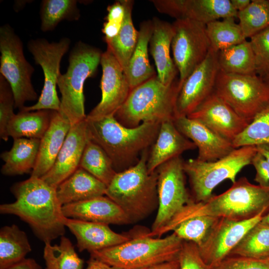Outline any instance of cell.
<instances>
[{"label": "cell", "instance_id": "cell-1", "mask_svg": "<svg viewBox=\"0 0 269 269\" xmlns=\"http://www.w3.org/2000/svg\"><path fill=\"white\" fill-rule=\"evenodd\" d=\"M56 189L41 178L30 176L11 187L15 201L1 204L0 213L18 217L29 225L39 240L44 244L51 243L65 233L66 217Z\"/></svg>", "mask_w": 269, "mask_h": 269}, {"label": "cell", "instance_id": "cell-2", "mask_svg": "<svg viewBox=\"0 0 269 269\" xmlns=\"http://www.w3.org/2000/svg\"><path fill=\"white\" fill-rule=\"evenodd\" d=\"M269 212V187L249 182L242 177L224 192L212 195L204 202H196L193 199L163 228L167 233L180 222L195 216L209 215L241 221Z\"/></svg>", "mask_w": 269, "mask_h": 269}, {"label": "cell", "instance_id": "cell-3", "mask_svg": "<svg viewBox=\"0 0 269 269\" xmlns=\"http://www.w3.org/2000/svg\"><path fill=\"white\" fill-rule=\"evenodd\" d=\"M86 121L89 139L105 151L117 172L138 161L142 152L154 142L161 124L145 122L129 128L113 115L94 119L86 118Z\"/></svg>", "mask_w": 269, "mask_h": 269}, {"label": "cell", "instance_id": "cell-4", "mask_svg": "<svg viewBox=\"0 0 269 269\" xmlns=\"http://www.w3.org/2000/svg\"><path fill=\"white\" fill-rule=\"evenodd\" d=\"M148 149L135 165L117 172L106 190V196L122 209L131 223L146 218L158 206L157 174L156 170L148 171Z\"/></svg>", "mask_w": 269, "mask_h": 269}, {"label": "cell", "instance_id": "cell-5", "mask_svg": "<svg viewBox=\"0 0 269 269\" xmlns=\"http://www.w3.org/2000/svg\"><path fill=\"white\" fill-rule=\"evenodd\" d=\"M182 84L176 78L170 85H165L156 75L131 90L114 117L129 128L145 122L161 124L173 121L176 100Z\"/></svg>", "mask_w": 269, "mask_h": 269}, {"label": "cell", "instance_id": "cell-6", "mask_svg": "<svg viewBox=\"0 0 269 269\" xmlns=\"http://www.w3.org/2000/svg\"><path fill=\"white\" fill-rule=\"evenodd\" d=\"M183 240L172 233L163 238L142 234L121 244L90 254V256L121 269H142L177 260Z\"/></svg>", "mask_w": 269, "mask_h": 269}, {"label": "cell", "instance_id": "cell-7", "mask_svg": "<svg viewBox=\"0 0 269 269\" xmlns=\"http://www.w3.org/2000/svg\"><path fill=\"white\" fill-rule=\"evenodd\" d=\"M103 52L83 42H78L71 50L69 65L60 74L57 86L61 95L60 111L71 126L86 119L83 88L85 82L96 73Z\"/></svg>", "mask_w": 269, "mask_h": 269}, {"label": "cell", "instance_id": "cell-8", "mask_svg": "<svg viewBox=\"0 0 269 269\" xmlns=\"http://www.w3.org/2000/svg\"><path fill=\"white\" fill-rule=\"evenodd\" d=\"M257 152L256 146L234 149L226 156L213 161L189 159L184 161L183 169L189 179L193 199L196 202H204L212 195L213 190L226 179L236 182L237 174L251 164Z\"/></svg>", "mask_w": 269, "mask_h": 269}, {"label": "cell", "instance_id": "cell-9", "mask_svg": "<svg viewBox=\"0 0 269 269\" xmlns=\"http://www.w3.org/2000/svg\"><path fill=\"white\" fill-rule=\"evenodd\" d=\"M214 92L250 123L269 103V83L257 74L219 71Z\"/></svg>", "mask_w": 269, "mask_h": 269}, {"label": "cell", "instance_id": "cell-10", "mask_svg": "<svg viewBox=\"0 0 269 269\" xmlns=\"http://www.w3.org/2000/svg\"><path fill=\"white\" fill-rule=\"evenodd\" d=\"M0 75L10 85L15 108L20 111L26 102L37 99L31 83L34 69L24 57L21 40L7 24L0 27Z\"/></svg>", "mask_w": 269, "mask_h": 269}, {"label": "cell", "instance_id": "cell-11", "mask_svg": "<svg viewBox=\"0 0 269 269\" xmlns=\"http://www.w3.org/2000/svg\"><path fill=\"white\" fill-rule=\"evenodd\" d=\"M71 43L67 37L58 42H49L44 38L30 40L28 44L29 52L37 64L43 72V87L37 102L32 106H24L19 111L30 112L42 110H60V100L56 86L60 75L61 59L68 51Z\"/></svg>", "mask_w": 269, "mask_h": 269}, {"label": "cell", "instance_id": "cell-12", "mask_svg": "<svg viewBox=\"0 0 269 269\" xmlns=\"http://www.w3.org/2000/svg\"><path fill=\"white\" fill-rule=\"evenodd\" d=\"M184 161L176 156L160 165L157 174V212L150 233L165 226L192 199L185 184Z\"/></svg>", "mask_w": 269, "mask_h": 269}, {"label": "cell", "instance_id": "cell-13", "mask_svg": "<svg viewBox=\"0 0 269 269\" xmlns=\"http://www.w3.org/2000/svg\"><path fill=\"white\" fill-rule=\"evenodd\" d=\"M171 42L173 60L183 84L207 56L211 48L206 25L189 19H178L172 23Z\"/></svg>", "mask_w": 269, "mask_h": 269}, {"label": "cell", "instance_id": "cell-14", "mask_svg": "<svg viewBox=\"0 0 269 269\" xmlns=\"http://www.w3.org/2000/svg\"><path fill=\"white\" fill-rule=\"evenodd\" d=\"M219 71L217 53L210 48L183 83L176 100V117L188 116L214 92Z\"/></svg>", "mask_w": 269, "mask_h": 269}, {"label": "cell", "instance_id": "cell-15", "mask_svg": "<svg viewBox=\"0 0 269 269\" xmlns=\"http://www.w3.org/2000/svg\"><path fill=\"white\" fill-rule=\"evenodd\" d=\"M100 64L102 68L100 83L101 100L87 115L88 119L114 115L131 91L128 80L122 66L107 48L102 54Z\"/></svg>", "mask_w": 269, "mask_h": 269}, {"label": "cell", "instance_id": "cell-16", "mask_svg": "<svg viewBox=\"0 0 269 269\" xmlns=\"http://www.w3.org/2000/svg\"><path fill=\"white\" fill-rule=\"evenodd\" d=\"M264 216L236 221L220 218L204 242L198 246L204 262L214 267L228 257L246 234Z\"/></svg>", "mask_w": 269, "mask_h": 269}, {"label": "cell", "instance_id": "cell-17", "mask_svg": "<svg viewBox=\"0 0 269 269\" xmlns=\"http://www.w3.org/2000/svg\"><path fill=\"white\" fill-rule=\"evenodd\" d=\"M160 13L176 19H189L205 25L228 17H237L238 11L230 0H153Z\"/></svg>", "mask_w": 269, "mask_h": 269}, {"label": "cell", "instance_id": "cell-18", "mask_svg": "<svg viewBox=\"0 0 269 269\" xmlns=\"http://www.w3.org/2000/svg\"><path fill=\"white\" fill-rule=\"evenodd\" d=\"M187 117L199 121L231 142L250 123L214 92Z\"/></svg>", "mask_w": 269, "mask_h": 269}, {"label": "cell", "instance_id": "cell-19", "mask_svg": "<svg viewBox=\"0 0 269 269\" xmlns=\"http://www.w3.org/2000/svg\"><path fill=\"white\" fill-rule=\"evenodd\" d=\"M89 139L86 119L71 126L52 167L41 178L57 188L79 167Z\"/></svg>", "mask_w": 269, "mask_h": 269}, {"label": "cell", "instance_id": "cell-20", "mask_svg": "<svg viewBox=\"0 0 269 269\" xmlns=\"http://www.w3.org/2000/svg\"><path fill=\"white\" fill-rule=\"evenodd\" d=\"M177 130L198 148L197 159L213 161L229 154L235 149L231 141L219 135L199 121L187 116L176 117Z\"/></svg>", "mask_w": 269, "mask_h": 269}, {"label": "cell", "instance_id": "cell-21", "mask_svg": "<svg viewBox=\"0 0 269 269\" xmlns=\"http://www.w3.org/2000/svg\"><path fill=\"white\" fill-rule=\"evenodd\" d=\"M65 224L75 236L79 252L86 250L91 253L121 244L132 238L114 232L106 224L67 217Z\"/></svg>", "mask_w": 269, "mask_h": 269}, {"label": "cell", "instance_id": "cell-22", "mask_svg": "<svg viewBox=\"0 0 269 269\" xmlns=\"http://www.w3.org/2000/svg\"><path fill=\"white\" fill-rule=\"evenodd\" d=\"M62 209L65 217L69 218L108 225L131 223L122 209L107 196L64 205Z\"/></svg>", "mask_w": 269, "mask_h": 269}, {"label": "cell", "instance_id": "cell-23", "mask_svg": "<svg viewBox=\"0 0 269 269\" xmlns=\"http://www.w3.org/2000/svg\"><path fill=\"white\" fill-rule=\"evenodd\" d=\"M153 32L149 41V51L154 59L159 80L164 85L171 84L178 73L170 56V48L174 34L172 24L154 17Z\"/></svg>", "mask_w": 269, "mask_h": 269}, {"label": "cell", "instance_id": "cell-24", "mask_svg": "<svg viewBox=\"0 0 269 269\" xmlns=\"http://www.w3.org/2000/svg\"><path fill=\"white\" fill-rule=\"evenodd\" d=\"M196 148L195 144L183 135L175 127L173 121L160 124L157 136L151 146L147 161L149 173H152L161 164L183 152Z\"/></svg>", "mask_w": 269, "mask_h": 269}, {"label": "cell", "instance_id": "cell-25", "mask_svg": "<svg viewBox=\"0 0 269 269\" xmlns=\"http://www.w3.org/2000/svg\"><path fill=\"white\" fill-rule=\"evenodd\" d=\"M71 127L68 118L55 111L50 125L40 139L37 161L30 177L41 178L51 169Z\"/></svg>", "mask_w": 269, "mask_h": 269}, {"label": "cell", "instance_id": "cell-26", "mask_svg": "<svg viewBox=\"0 0 269 269\" xmlns=\"http://www.w3.org/2000/svg\"><path fill=\"white\" fill-rule=\"evenodd\" d=\"M107 186L84 169L78 167L57 187L58 200L64 205L105 195Z\"/></svg>", "mask_w": 269, "mask_h": 269}, {"label": "cell", "instance_id": "cell-27", "mask_svg": "<svg viewBox=\"0 0 269 269\" xmlns=\"http://www.w3.org/2000/svg\"><path fill=\"white\" fill-rule=\"evenodd\" d=\"M40 139L17 138L13 139L11 148L0 154L4 161L1 173L6 176L31 173L37 161Z\"/></svg>", "mask_w": 269, "mask_h": 269}, {"label": "cell", "instance_id": "cell-28", "mask_svg": "<svg viewBox=\"0 0 269 269\" xmlns=\"http://www.w3.org/2000/svg\"><path fill=\"white\" fill-rule=\"evenodd\" d=\"M152 32V20L140 23L137 44L130 59L126 74L131 90L156 75L148 57V47Z\"/></svg>", "mask_w": 269, "mask_h": 269}, {"label": "cell", "instance_id": "cell-29", "mask_svg": "<svg viewBox=\"0 0 269 269\" xmlns=\"http://www.w3.org/2000/svg\"><path fill=\"white\" fill-rule=\"evenodd\" d=\"M125 14L121 28L118 34L111 39H104L108 48L122 66L126 75L131 56L137 44L138 31L132 20L134 1L122 0Z\"/></svg>", "mask_w": 269, "mask_h": 269}, {"label": "cell", "instance_id": "cell-30", "mask_svg": "<svg viewBox=\"0 0 269 269\" xmlns=\"http://www.w3.org/2000/svg\"><path fill=\"white\" fill-rule=\"evenodd\" d=\"M54 111H19L8 124V136L13 139L24 137L41 139L50 125Z\"/></svg>", "mask_w": 269, "mask_h": 269}, {"label": "cell", "instance_id": "cell-31", "mask_svg": "<svg viewBox=\"0 0 269 269\" xmlns=\"http://www.w3.org/2000/svg\"><path fill=\"white\" fill-rule=\"evenodd\" d=\"M31 247L26 233L16 225L0 230V269H7L25 259Z\"/></svg>", "mask_w": 269, "mask_h": 269}, {"label": "cell", "instance_id": "cell-32", "mask_svg": "<svg viewBox=\"0 0 269 269\" xmlns=\"http://www.w3.org/2000/svg\"><path fill=\"white\" fill-rule=\"evenodd\" d=\"M220 71L236 74H257L255 55L250 41L220 50L217 53Z\"/></svg>", "mask_w": 269, "mask_h": 269}, {"label": "cell", "instance_id": "cell-33", "mask_svg": "<svg viewBox=\"0 0 269 269\" xmlns=\"http://www.w3.org/2000/svg\"><path fill=\"white\" fill-rule=\"evenodd\" d=\"M79 167L88 172L107 186L117 172L105 151L90 139L84 148Z\"/></svg>", "mask_w": 269, "mask_h": 269}, {"label": "cell", "instance_id": "cell-34", "mask_svg": "<svg viewBox=\"0 0 269 269\" xmlns=\"http://www.w3.org/2000/svg\"><path fill=\"white\" fill-rule=\"evenodd\" d=\"M229 255L259 259L269 258V224L261 221L256 224Z\"/></svg>", "mask_w": 269, "mask_h": 269}, {"label": "cell", "instance_id": "cell-35", "mask_svg": "<svg viewBox=\"0 0 269 269\" xmlns=\"http://www.w3.org/2000/svg\"><path fill=\"white\" fill-rule=\"evenodd\" d=\"M233 17L216 20L206 25L211 48L218 53L221 50L239 44L246 40Z\"/></svg>", "mask_w": 269, "mask_h": 269}, {"label": "cell", "instance_id": "cell-36", "mask_svg": "<svg viewBox=\"0 0 269 269\" xmlns=\"http://www.w3.org/2000/svg\"><path fill=\"white\" fill-rule=\"evenodd\" d=\"M45 269H82L84 261L67 237H61L59 245L45 243L43 250Z\"/></svg>", "mask_w": 269, "mask_h": 269}, {"label": "cell", "instance_id": "cell-37", "mask_svg": "<svg viewBox=\"0 0 269 269\" xmlns=\"http://www.w3.org/2000/svg\"><path fill=\"white\" fill-rule=\"evenodd\" d=\"M76 0H43L40 10L41 30H53L63 20H77L80 11Z\"/></svg>", "mask_w": 269, "mask_h": 269}, {"label": "cell", "instance_id": "cell-38", "mask_svg": "<svg viewBox=\"0 0 269 269\" xmlns=\"http://www.w3.org/2000/svg\"><path fill=\"white\" fill-rule=\"evenodd\" d=\"M237 17L245 38H251L269 26V0H253Z\"/></svg>", "mask_w": 269, "mask_h": 269}, {"label": "cell", "instance_id": "cell-39", "mask_svg": "<svg viewBox=\"0 0 269 269\" xmlns=\"http://www.w3.org/2000/svg\"><path fill=\"white\" fill-rule=\"evenodd\" d=\"M232 142L235 148L269 144V103Z\"/></svg>", "mask_w": 269, "mask_h": 269}, {"label": "cell", "instance_id": "cell-40", "mask_svg": "<svg viewBox=\"0 0 269 269\" xmlns=\"http://www.w3.org/2000/svg\"><path fill=\"white\" fill-rule=\"evenodd\" d=\"M220 218L201 215L188 218L178 224L173 233L183 241L200 245L208 236Z\"/></svg>", "mask_w": 269, "mask_h": 269}, {"label": "cell", "instance_id": "cell-41", "mask_svg": "<svg viewBox=\"0 0 269 269\" xmlns=\"http://www.w3.org/2000/svg\"><path fill=\"white\" fill-rule=\"evenodd\" d=\"M15 102L10 85L4 77L0 75V137L7 141L8 124L15 114L13 109Z\"/></svg>", "mask_w": 269, "mask_h": 269}, {"label": "cell", "instance_id": "cell-42", "mask_svg": "<svg viewBox=\"0 0 269 269\" xmlns=\"http://www.w3.org/2000/svg\"><path fill=\"white\" fill-rule=\"evenodd\" d=\"M256 59V72L260 76L269 72V26L251 38Z\"/></svg>", "mask_w": 269, "mask_h": 269}, {"label": "cell", "instance_id": "cell-43", "mask_svg": "<svg viewBox=\"0 0 269 269\" xmlns=\"http://www.w3.org/2000/svg\"><path fill=\"white\" fill-rule=\"evenodd\" d=\"M178 260L179 269H215L204 262L198 245L190 241H183Z\"/></svg>", "mask_w": 269, "mask_h": 269}, {"label": "cell", "instance_id": "cell-44", "mask_svg": "<svg viewBox=\"0 0 269 269\" xmlns=\"http://www.w3.org/2000/svg\"><path fill=\"white\" fill-rule=\"evenodd\" d=\"M215 269H269V258L264 259L229 255Z\"/></svg>", "mask_w": 269, "mask_h": 269}, {"label": "cell", "instance_id": "cell-45", "mask_svg": "<svg viewBox=\"0 0 269 269\" xmlns=\"http://www.w3.org/2000/svg\"><path fill=\"white\" fill-rule=\"evenodd\" d=\"M251 164L256 171L254 180L262 187H269V163L257 151L252 159Z\"/></svg>", "mask_w": 269, "mask_h": 269}, {"label": "cell", "instance_id": "cell-46", "mask_svg": "<svg viewBox=\"0 0 269 269\" xmlns=\"http://www.w3.org/2000/svg\"><path fill=\"white\" fill-rule=\"evenodd\" d=\"M108 13L105 17L107 22L122 25L125 14L124 6L121 0L115 2L107 7Z\"/></svg>", "mask_w": 269, "mask_h": 269}, {"label": "cell", "instance_id": "cell-47", "mask_svg": "<svg viewBox=\"0 0 269 269\" xmlns=\"http://www.w3.org/2000/svg\"><path fill=\"white\" fill-rule=\"evenodd\" d=\"M7 269H43L33 259L25 258Z\"/></svg>", "mask_w": 269, "mask_h": 269}, {"label": "cell", "instance_id": "cell-48", "mask_svg": "<svg viewBox=\"0 0 269 269\" xmlns=\"http://www.w3.org/2000/svg\"><path fill=\"white\" fill-rule=\"evenodd\" d=\"M86 269H121L111 266L102 261L91 257L87 262Z\"/></svg>", "mask_w": 269, "mask_h": 269}, {"label": "cell", "instance_id": "cell-49", "mask_svg": "<svg viewBox=\"0 0 269 269\" xmlns=\"http://www.w3.org/2000/svg\"><path fill=\"white\" fill-rule=\"evenodd\" d=\"M142 269H179L178 259L156 264Z\"/></svg>", "mask_w": 269, "mask_h": 269}, {"label": "cell", "instance_id": "cell-50", "mask_svg": "<svg viewBox=\"0 0 269 269\" xmlns=\"http://www.w3.org/2000/svg\"><path fill=\"white\" fill-rule=\"evenodd\" d=\"M233 7L237 11H240L245 9L250 3V0H231Z\"/></svg>", "mask_w": 269, "mask_h": 269}, {"label": "cell", "instance_id": "cell-51", "mask_svg": "<svg viewBox=\"0 0 269 269\" xmlns=\"http://www.w3.org/2000/svg\"><path fill=\"white\" fill-rule=\"evenodd\" d=\"M256 146L257 151L260 153L269 163V144H262Z\"/></svg>", "mask_w": 269, "mask_h": 269}, {"label": "cell", "instance_id": "cell-52", "mask_svg": "<svg viewBox=\"0 0 269 269\" xmlns=\"http://www.w3.org/2000/svg\"><path fill=\"white\" fill-rule=\"evenodd\" d=\"M261 221L265 223L269 224V212L263 217Z\"/></svg>", "mask_w": 269, "mask_h": 269}, {"label": "cell", "instance_id": "cell-53", "mask_svg": "<svg viewBox=\"0 0 269 269\" xmlns=\"http://www.w3.org/2000/svg\"><path fill=\"white\" fill-rule=\"evenodd\" d=\"M261 77H263L268 83H269V72L265 74L264 75Z\"/></svg>", "mask_w": 269, "mask_h": 269}]
</instances>
